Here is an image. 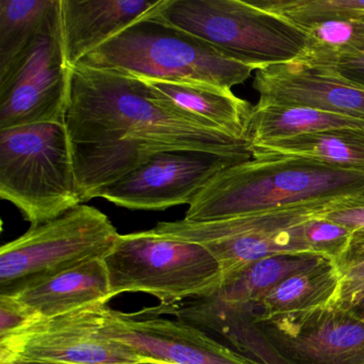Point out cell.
I'll use <instances>...</instances> for the list:
<instances>
[{"mask_svg":"<svg viewBox=\"0 0 364 364\" xmlns=\"http://www.w3.org/2000/svg\"><path fill=\"white\" fill-rule=\"evenodd\" d=\"M65 124L82 204L161 152L203 151L252 159L248 140L225 133L129 74L70 67Z\"/></svg>","mask_w":364,"mask_h":364,"instance_id":"obj_1","label":"cell"},{"mask_svg":"<svg viewBox=\"0 0 364 364\" xmlns=\"http://www.w3.org/2000/svg\"><path fill=\"white\" fill-rule=\"evenodd\" d=\"M358 205H364V173L300 157H252L215 176L184 219L201 223L304 206Z\"/></svg>","mask_w":364,"mask_h":364,"instance_id":"obj_2","label":"cell"},{"mask_svg":"<svg viewBox=\"0 0 364 364\" xmlns=\"http://www.w3.org/2000/svg\"><path fill=\"white\" fill-rule=\"evenodd\" d=\"M157 9L93 50L78 65L141 80L198 82L228 90L244 84L257 71V68L166 22L155 14Z\"/></svg>","mask_w":364,"mask_h":364,"instance_id":"obj_3","label":"cell"},{"mask_svg":"<svg viewBox=\"0 0 364 364\" xmlns=\"http://www.w3.org/2000/svg\"><path fill=\"white\" fill-rule=\"evenodd\" d=\"M0 198L31 225L82 205L65 123L0 131Z\"/></svg>","mask_w":364,"mask_h":364,"instance_id":"obj_4","label":"cell"},{"mask_svg":"<svg viewBox=\"0 0 364 364\" xmlns=\"http://www.w3.org/2000/svg\"><path fill=\"white\" fill-rule=\"evenodd\" d=\"M103 261L112 298L149 294L166 308L191 298L214 297L223 282L218 263L201 245L152 230L120 234Z\"/></svg>","mask_w":364,"mask_h":364,"instance_id":"obj_5","label":"cell"},{"mask_svg":"<svg viewBox=\"0 0 364 364\" xmlns=\"http://www.w3.org/2000/svg\"><path fill=\"white\" fill-rule=\"evenodd\" d=\"M166 22L259 68L301 58L308 36L276 14L244 0H163Z\"/></svg>","mask_w":364,"mask_h":364,"instance_id":"obj_6","label":"cell"},{"mask_svg":"<svg viewBox=\"0 0 364 364\" xmlns=\"http://www.w3.org/2000/svg\"><path fill=\"white\" fill-rule=\"evenodd\" d=\"M338 208L304 206L193 223H159L155 233L201 245L218 263L221 287L255 262L278 255L317 257L306 238V223Z\"/></svg>","mask_w":364,"mask_h":364,"instance_id":"obj_7","label":"cell"},{"mask_svg":"<svg viewBox=\"0 0 364 364\" xmlns=\"http://www.w3.org/2000/svg\"><path fill=\"white\" fill-rule=\"evenodd\" d=\"M119 235L104 213L82 204L31 225L0 248V295H16L85 262L104 259Z\"/></svg>","mask_w":364,"mask_h":364,"instance_id":"obj_8","label":"cell"},{"mask_svg":"<svg viewBox=\"0 0 364 364\" xmlns=\"http://www.w3.org/2000/svg\"><path fill=\"white\" fill-rule=\"evenodd\" d=\"M105 306L39 319L0 338V364H131L148 360L102 332Z\"/></svg>","mask_w":364,"mask_h":364,"instance_id":"obj_9","label":"cell"},{"mask_svg":"<svg viewBox=\"0 0 364 364\" xmlns=\"http://www.w3.org/2000/svg\"><path fill=\"white\" fill-rule=\"evenodd\" d=\"M244 161L247 159L203 151L161 152L106 187L97 198L134 210L191 205L215 176Z\"/></svg>","mask_w":364,"mask_h":364,"instance_id":"obj_10","label":"cell"},{"mask_svg":"<svg viewBox=\"0 0 364 364\" xmlns=\"http://www.w3.org/2000/svg\"><path fill=\"white\" fill-rule=\"evenodd\" d=\"M69 89L70 67L60 27L46 36L25 60L0 77V131L65 123Z\"/></svg>","mask_w":364,"mask_h":364,"instance_id":"obj_11","label":"cell"},{"mask_svg":"<svg viewBox=\"0 0 364 364\" xmlns=\"http://www.w3.org/2000/svg\"><path fill=\"white\" fill-rule=\"evenodd\" d=\"M102 332L146 359L173 364H257L210 338L183 319L146 309L124 313L104 306Z\"/></svg>","mask_w":364,"mask_h":364,"instance_id":"obj_12","label":"cell"},{"mask_svg":"<svg viewBox=\"0 0 364 364\" xmlns=\"http://www.w3.org/2000/svg\"><path fill=\"white\" fill-rule=\"evenodd\" d=\"M253 88L259 95L257 105L311 108L364 120V90L304 61L259 68Z\"/></svg>","mask_w":364,"mask_h":364,"instance_id":"obj_13","label":"cell"},{"mask_svg":"<svg viewBox=\"0 0 364 364\" xmlns=\"http://www.w3.org/2000/svg\"><path fill=\"white\" fill-rule=\"evenodd\" d=\"M163 0H61L63 52L75 67L93 50L161 6Z\"/></svg>","mask_w":364,"mask_h":364,"instance_id":"obj_14","label":"cell"},{"mask_svg":"<svg viewBox=\"0 0 364 364\" xmlns=\"http://www.w3.org/2000/svg\"><path fill=\"white\" fill-rule=\"evenodd\" d=\"M12 297L39 318H55L112 299L109 276L103 259L85 262L44 279Z\"/></svg>","mask_w":364,"mask_h":364,"instance_id":"obj_15","label":"cell"},{"mask_svg":"<svg viewBox=\"0 0 364 364\" xmlns=\"http://www.w3.org/2000/svg\"><path fill=\"white\" fill-rule=\"evenodd\" d=\"M340 278L338 264L326 259L291 274L259 302V319L296 316L299 321H308L314 315L325 314Z\"/></svg>","mask_w":364,"mask_h":364,"instance_id":"obj_16","label":"cell"},{"mask_svg":"<svg viewBox=\"0 0 364 364\" xmlns=\"http://www.w3.org/2000/svg\"><path fill=\"white\" fill-rule=\"evenodd\" d=\"M61 27V0H0V77Z\"/></svg>","mask_w":364,"mask_h":364,"instance_id":"obj_17","label":"cell"},{"mask_svg":"<svg viewBox=\"0 0 364 364\" xmlns=\"http://www.w3.org/2000/svg\"><path fill=\"white\" fill-rule=\"evenodd\" d=\"M259 157H300L364 173V127H342L251 144Z\"/></svg>","mask_w":364,"mask_h":364,"instance_id":"obj_18","label":"cell"},{"mask_svg":"<svg viewBox=\"0 0 364 364\" xmlns=\"http://www.w3.org/2000/svg\"><path fill=\"white\" fill-rule=\"evenodd\" d=\"M144 80L178 107L216 125L230 135L246 139L253 106L236 97L232 90L198 82Z\"/></svg>","mask_w":364,"mask_h":364,"instance_id":"obj_19","label":"cell"},{"mask_svg":"<svg viewBox=\"0 0 364 364\" xmlns=\"http://www.w3.org/2000/svg\"><path fill=\"white\" fill-rule=\"evenodd\" d=\"M323 257L278 255L255 262L223 285L212 298L201 299L210 308L242 314L259 302L279 283L295 272L318 263Z\"/></svg>","mask_w":364,"mask_h":364,"instance_id":"obj_20","label":"cell"},{"mask_svg":"<svg viewBox=\"0 0 364 364\" xmlns=\"http://www.w3.org/2000/svg\"><path fill=\"white\" fill-rule=\"evenodd\" d=\"M326 314L312 329L295 336L296 353L319 364L364 361V317L355 311Z\"/></svg>","mask_w":364,"mask_h":364,"instance_id":"obj_21","label":"cell"},{"mask_svg":"<svg viewBox=\"0 0 364 364\" xmlns=\"http://www.w3.org/2000/svg\"><path fill=\"white\" fill-rule=\"evenodd\" d=\"M342 127H364V120L311 108L257 104L249 118L246 139L251 146Z\"/></svg>","mask_w":364,"mask_h":364,"instance_id":"obj_22","label":"cell"},{"mask_svg":"<svg viewBox=\"0 0 364 364\" xmlns=\"http://www.w3.org/2000/svg\"><path fill=\"white\" fill-rule=\"evenodd\" d=\"M308 46L298 60L323 65L345 57L364 54V20L327 22L301 29Z\"/></svg>","mask_w":364,"mask_h":364,"instance_id":"obj_23","label":"cell"},{"mask_svg":"<svg viewBox=\"0 0 364 364\" xmlns=\"http://www.w3.org/2000/svg\"><path fill=\"white\" fill-rule=\"evenodd\" d=\"M251 3L300 29L327 22L364 20V0H257Z\"/></svg>","mask_w":364,"mask_h":364,"instance_id":"obj_24","label":"cell"},{"mask_svg":"<svg viewBox=\"0 0 364 364\" xmlns=\"http://www.w3.org/2000/svg\"><path fill=\"white\" fill-rule=\"evenodd\" d=\"M336 264L341 278L327 313L353 311L364 300V231L353 232L346 252Z\"/></svg>","mask_w":364,"mask_h":364,"instance_id":"obj_25","label":"cell"},{"mask_svg":"<svg viewBox=\"0 0 364 364\" xmlns=\"http://www.w3.org/2000/svg\"><path fill=\"white\" fill-rule=\"evenodd\" d=\"M304 232L309 246L317 257L338 263L346 252L355 231L328 220L325 216H319L306 223Z\"/></svg>","mask_w":364,"mask_h":364,"instance_id":"obj_26","label":"cell"},{"mask_svg":"<svg viewBox=\"0 0 364 364\" xmlns=\"http://www.w3.org/2000/svg\"><path fill=\"white\" fill-rule=\"evenodd\" d=\"M39 319L16 298L0 295V338L21 331Z\"/></svg>","mask_w":364,"mask_h":364,"instance_id":"obj_27","label":"cell"},{"mask_svg":"<svg viewBox=\"0 0 364 364\" xmlns=\"http://www.w3.org/2000/svg\"><path fill=\"white\" fill-rule=\"evenodd\" d=\"M331 72L347 84L364 90V54L345 57L323 65H315Z\"/></svg>","mask_w":364,"mask_h":364,"instance_id":"obj_28","label":"cell"},{"mask_svg":"<svg viewBox=\"0 0 364 364\" xmlns=\"http://www.w3.org/2000/svg\"><path fill=\"white\" fill-rule=\"evenodd\" d=\"M325 218L353 231H364V205L338 208L328 213Z\"/></svg>","mask_w":364,"mask_h":364,"instance_id":"obj_29","label":"cell"},{"mask_svg":"<svg viewBox=\"0 0 364 364\" xmlns=\"http://www.w3.org/2000/svg\"><path fill=\"white\" fill-rule=\"evenodd\" d=\"M131 364H173V363H168V362H163V361H155V360H144V361L142 362H136V363H131Z\"/></svg>","mask_w":364,"mask_h":364,"instance_id":"obj_30","label":"cell"},{"mask_svg":"<svg viewBox=\"0 0 364 364\" xmlns=\"http://www.w3.org/2000/svg\"><path fill=\"white\" fill-rule=\"evenodd\" d=\"M355 312L359 313L360 315L364 317V300L355 309Z\"/></svg>","mask_w":364,"mask_h":364,"instance_id":"obj_31","label":"cell"},{"mask_svg":"<svg viewBox=\"0 0 364 364\" xmlns=\"http://www.w3.org/2000/svg\"><path fill=\"white\" fill-rule=\"evenodd\" d=\"M360 364H364V361L360 362Z\"/></svg>","mask_w":364,"mask_h":364,"instance_id":"obj_32","label":"cell"}]
</instances>
